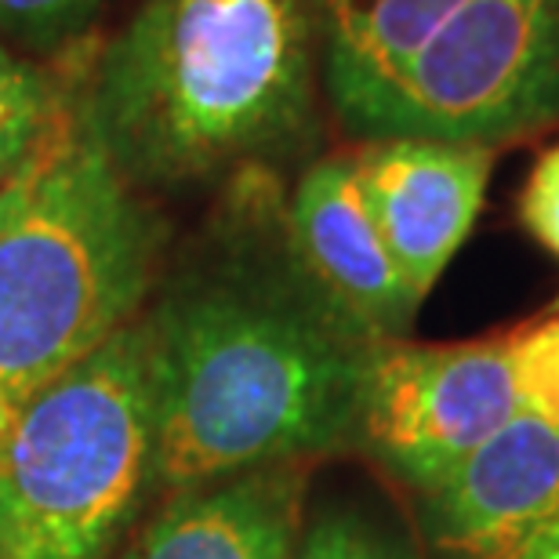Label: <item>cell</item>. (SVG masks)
<instances>
[{
  "mask_svg": "<svg viewBox=\"0 0 559 559\" xmlns=\"http://www.w3.org/2000/svg\"><path fill=\"white\" fill-rule=\"evenodd\" d=\"M520 222L559 262V142L534 160L520 189Z\"/></svg>",
  "mask_w": 559,
  "mask_h": 559,
  "instance_id": "cell-16",
  "label": "cell"
},
{
  "mask_svg": "<svg viewBox=\"0 0 559 559\" xmlns=\"http://www.w3.org/2000/svg\"><path fill=\"white\" fill-rule=\"evenodd\" d=\"M287 218L301 259L320 284L378 338H407L421 301L367 211L349 153L323 156L301 171L287 197Z\"/></svg>",
  "mask_w": 559,
  "mask_h": 559,
  "instance_id": "cell-9",
  "label": "cell"
},
{
  "mask_svg": "<svg viewBox=\"0 0 559 559\" xmlns=\"http://www.w3.org/2000/svg\"><path fill=\"white\" fill-rule=\"evenodd\" d=\"M62 66L44 70L0 44V182L26 160L62 103Z\"/></svg>",
  "mask_w": 559,
  "mask_h": 559,
  "instance_id": "cell-12",
  "label": "cell"
},
{
  "mask_svg": "<svg viewBox=\"0 0 559 559\" xmlns=\"http://www.w3.org/2000/svg\"><path fill=\"white\" fill-rule=\"evenodd\" d=\"M360 142H512L559 120V0H468L393 76L342 109Z\"/></svg>",
  "mask_w": 559,
  "mask_h": 559,
  "instance_id": "cell-5",
  "label": "cell"
},
{
  "mask_svg": "<svg viewBox=\"0 0 559 559\" xmlns=\"http://www.w3.org/2000/svg\"><path fill=\"white\" fill-rule=\"evenodd\" d=\"M103 0H0V37L33 51H66L84 37Z\"/></svg>",
  "mask_w": 559,
  "mask_h": 559,
  "instance_id": "cell-14",
  "label": "cell"
},
{
  "mask_svg": "<svg viewBox=\"0 0 559 559\" xmlns=\"http://www.w3.org/2000/svg\"><path fill=\"white\" fill-rule=\"evenodd\" d=\"M349 160L389 254L415 298L425 301L476 226L498 150L374 139L349 153Z\"/></svg>",
  "mask_w": 559,
  "mask_h": 559,
  "instance_id": "cell-8",
  "label": "cell"
},
{
  "mask_svg": "<svg viewBox=\"0 0 559 559\" xmlns=\"http://www.w3.org/2000/svg\"><path fill=\"white\" fill-rule=\"evenodd\" d=\"M87 70L62 62L48 131L0 182V436L142 317L167 265V218L98 139Z\"/></svg>",
  "mask_w": 559,
  "mask_h": 559,
  "instance_id": "cell-3",
  "label": "cell"
},
{
  "mask_svg": "<svg viewBox=\"0 0 559 559\" xmlns=\"http://www.w3.org/2000/svg\"><path fill=\"white\" fill-rule=\"evenodd\" d=\"M512 364L523 411L559 425V312L512 331Z\"/></svg>",
  "mask_w": 559,
  "mask_h": 559,
  "instance_id": "cell-15",
  "label": "cell"
},
{
  "mask_svg": "<svg viewBox=\"0 0 559 559\" xmlns=\"http://www.w3.org/2000/svg\"><path fill=\"white\" fill-rule=\"evenodd\" d=\"M312 0H142L92 55L87 109L142 193L276 171L317 131Z\"/></svg>",
  "mask_w": 559,
  "mask_h": 559,
  "instance_id": "cell-2",
  "label": "cell"
},
{
  "mask_svg": "<svg viewBox=\"0 0 559 559\" xmlns=\"http://www.w3.org/2000/svg\"><path fill=\"white\" fill-rule=\"evenodd\" d=\"M523 411L512 331L473 342H382L364 382L356 447L415 495L432 490Z\"/></svg>",
  "mask_w": 559,
  "mask_h": 559,
  "instance_id": "cell-6",
  "label": "cell"
},
{
  "mask_svg": "<svg viewBox=\"0 0 559 559\" xmlns=\"http://www.w3.org/2000/svg\"><path fill=\"white\" fill-rule=\"evenodd\" d=\"M306 465L178 490L120 559H290L306 520Z\"/></svg>",
  "mask_w": 559,
  "mask_h": 559,
  "instance_id": "cell-10",
  "label": "cell"
},
{
  "mask_svg": "<svg viewBox=\"0 0 559 559\" xmlns=\"http://www.w3.org/2000/svg\"><path fill=\"white\" fill-rule=\"evenodd\" d=\"M421 498L451 559H542L559 545V425L520 411Z\"/></svg>",
  "mask_w": 559,
  "mask_h": 559,
  "instance_id": "cell-7",
  "label": "cell"
},
{
  "mask_svg": "<svg viewBox=\"0 0 559 559\" xmlns=\"http://www.w3.org/2000/svg\"><path fill=\"white\" fill-rule=\"evenodd\" d=\"M153 490L356 447L364 382L385 338L301 259L276 171H243L150 306Z\"/></svg>",
  "mask_w": 559,
  "mask_h": 559,
  "instance_id": "cell-1",
  "label": "cell"
},
{
  "mask_svg": "<svg viewBox=\"0 0 559 559\" xmlns=\"http://www.w3.org/2000/svg\"><path fill=\"white\" fill-rule=\"evenodd\" d=\"M462 4L468 0H312L334 114L393 76Z\"/></svg>",
  "mask_w": 559,
  "mask_h": 559,
  "instance_id": "cell-11",
  "label": "cell"
},
{
  "mask_svg": "<svg viewBox=\"0 0 559 559\" xmlns=\"http://www.w3.org/2000/svg\"><path fill=\"white\" fill-rule=\"evenodd\" d=\"M290 559H418L396 520L364 501H331L301 520Z\"/></svg>",
  "mask_w": 559,
  "mask_h": 559,
  "instance_id": "cell-13",
  "label": "cell"
},
{
  "mask_svg": "<svg viewBox=\"0 0 559 559\" xmlns=\"http://www.w3.org/2000/svg\"><path fill=\"white\" fill-rule=\"evenodd\" d=\"M542 559H559V545H556V549H552V552H545Z\"/></svg>",
  "mask_w": 559,
  "mask_h": 559,
  "instance_id": "cell-17",
  "label": "cell"
},
{
  "mask_svg": "<svg viewBox=\"0 0 559 559\" xmlns=\"http://www.w3.org/2000/svg\"><path fill=\"white\" fill-rule=\"evenodd\" d=\"M142 317L29 400L0 436V559H106L153 490Z\"/></svg>",
  "mask_w": 559,
  "mask_h": 559,
  "instance_id": "cell-4",
  "label": "cell"
}]
</instances>
